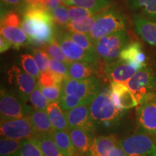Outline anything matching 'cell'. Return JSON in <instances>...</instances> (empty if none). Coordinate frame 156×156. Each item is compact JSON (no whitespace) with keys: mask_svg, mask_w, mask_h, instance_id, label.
<instances>
[{"mask_svg":"<svg viewBox=\"0 0 156 156\" xmlns=\"http://www.w3.org/2000/svg\"><path fill=\"white\" fill-rule=\"evenodd\" d=\"M44 156H65L56 145L52 134L40 135L35 138Z\"/></svg>","mask_w":156,"mask_h":156,"instance_id":"obj_26","label":"cell"},{"mask_svg":"<svg viewBox=\"0 0 156 156\" xmlns=\"http://www.w3.org/2000/svg\"><path fill=\"white\" fill-rule=\"evenodd\" d=\"M38 85L43 94L46 97L50 103L59 102L62 95V85H55L51 87H42L38 84Z\"/></svg>","mask_w":156,"mask_h":156,"instance_id":"obj_36","label":"cell"},{"mask_svg":"<svg viewBox=\"0 0 156 156\" xmlns=\"http://www.w3.org/2000/svg\"><path fill=\"white\" fill-rule=\"evenodd\" d=\"M56 145L65 156H77L78 153L74 147L68 131L55 130L52 134Z\"/></svg>","mask_w":156,"mask_h":156,"instance_id":"obj_23","label":"cell"},{"mask_svg":"<svg viewBox=\"0 0 156 156\" xmlns=\"http://www.w3.org/2000/svg\"><path fill=\"white\" fill-rule=\"evenodd\" d=\"M46 52L48 54L50 57L57 59L58 61L64 62L67 65L71 64L72 62L67 56L64 55L63 51L61 46L58 44L56 40L52 41L51 42L48 43L46 46Z\"/></svg>","mask_w":156,"mask_h":156,"instance_id":"obj_31","label":"cell"},{"mask_svg":"<svg viewBox=\"0 0 156 156\" xmlns=\"http://www.w3.org/2000/svg\"><path fill=\"white\" fill-rule=\"evenodd\" d=\"M137 71L134 66L121 58L106 62L105 68L106 75L111 81L124 85Z\"/></svg>","mask_w":156,"mask_h":156,"instance_id":"obj_13","label":"cell"},{"mask_svg":"<svg viewBox=\"0 0 156 156\" xmlns=\"http://www.w3.org/2000/svg\"><path fill=\"white\" fill-rule=\"evenodd\" d=\"M25 4V0H1V15L9 11L20 9Z\"/></svg>","mask_w":156,"mask_h":156,"instance_id":"obj_41","label":"cell"},{"mask_svg":"<svg viewBox=\"0 0 156 156\" xmlns=\"http://www.w3.org/2000/svg\"><path fill=\"white\" fill-rule=\"evenodd\" d=\"M68 10H69V17L70 21L86 18V17H91L95 15L91 11L88 10V9L81 7H77V6L69 7Z\"/></svg>","mask_w":156,"mask_h":156,"instance_id":"obj_39","label":"cell"},{"mask_svg":"<svg viewBox=\"0 0 156 156\" xmlns=\"http://www.w3.org/2000/svg\"><path fill=\"white\" fill-rule=\"evenodd\" d=\"M5 156H8V155H5ZM13 156H19V155H13Z\"/></svg>","mask_w":156,"mask_h":156,"instance_id":"obj_44","label":"cell"},{"mask_svg":"<svg viewBox=\"0 0 156 156\" xmlns=\"http://www.w3.org/2000/svg\"><path fill=\"white\" fill-rule=\"evenodd\" d=\"M23 20L15 10L9 11L1 15V27H20Z\"/></svg>","mask_w":156,"mask_h":156,"instance_id":"obj_34","label":"cell"},{"mask_svg":"<svg viewBox=\"0 0 156 156\" xmlns=\"http://www.w3.org/2000/svg\"><path fill=\"white\" fill-rule=\"evenodd\" d=\"M46 111L54 129L68 131L69 124H68L67 116L62 109L59 102L50 103Z\"/></svg>","mask_w":156,"mask_h":156,"instance_id":"obj_22","label":"cell"},{"mask_svg":"<svg viewBox=\"0 0 156 156\" xmlns=\"http://www.w3.org/2000/svg\"><path fill=\"white\" fill-rule=\"evenodd\" d=\"M53 23L51 12L44 6L25 5L21 26L34 44H47L54 40Z\"/></svg>","mask_w":156,"mask_h":156,"instance_id":"obj_1","label":"cell"},{"mask_svg":"<svg viewBox=\"0 0 156 156\" xmlns=\"http://www.w3.org/2000/svg\"><path fill=\"white\" fill-rule=\"evenodd\" d=\"M48 68L51 72L61 74L65 77H68V65L64 62L50 57L48 60Z\"/></svg>","mask_w":156,"mask_h":156,"instance_id":"obj_40","label":"cell"},{"mask_svg":"<svg viewBox=\"0 0 156 156\" xmlns=\"http://www.w3.org/2000/svg\"><path fill=\"white\" fill-rule=\"evenodd\" d=\"M7 74L9 83L15 89L17 95L26 103L29 101L31 93L37 86V79L17 65H13Z\"/></svg>","mask_w":156,"mask_h":156,"instance_id":"obj_10","label":"cell"},{"mask_svg":"<svg viewBox=\"0 0 156 156\" xmlns=\"http://www.w3.org/2000/svg\"><path fill=\"white\" fill-rule=\"evenodd\" d=\"M119 143L127 156H156V145L149 134L143 132L126 136Z\"/></svg>","mask_w":156,"mask_h":156,"instance_id":"obj_7","label":"cell"},{"mask_svg":"<svg viewBox=\"0 0 156 156\" xmlns=\"http://www.w3.org/2000/svg\"><path fill=\"white\" fill-rule=\"evenodd\" d=\"M38 80V84L42 87H51L56 85L53 72L49 69L41 73Z\"/></svg>","mask_w":156,"mask_h":156,"instance_id":"obj_42","label":"cell"},{"mask_svg":"<svg viewBox=\"0 0 156 156\" xmlns=\"http://www.w3.org/2000/svg\"><path fill=\"white\" fill-rule=\"evenodd\" d=\"M119 141L114 134L95 136L87 156H110Z\"/></svg>","mask_w":156,"mask_h":156,"instance_id":"obj_16","label":"cell"},{"mask_svg":"<svg viewBox=\"0 0 156 156\" xmlns=\"http://www.w3.org/2000/svg\"><path fill=\"white\" fill-rule=\"evenodd\" d=\"M29 116L38 136L51 135L55 131L46 110L34 109Z\"/></svg>","mask_w":156,"mask_h":156,"instance_id":"obj_20","label":"cell"},{"mask_svg":"<svg viewBox=\"0 0 156 156\" xmlns=\"http://www.w3.org/2000/svg\"><path fill=\"white\" fill-rule=\"evenodd\" d=\"M29 101H30L33 108L38 110H46L48 104L50 103L49 101L43 94L41 89L39 88L38 83L36 88L30 95Z\"/></svg>","mask_w":156,"mask_h":156,"instance_id":"obj_32","label":"cell"},{"mask_svg":"<svg viewBox=\"0 0 156 156\" xmlns=\"http://www.w3.org/2000/svg\"><path fill=\"white\" fill-rule=\"evenodd\" d=\"M56 38L61 46L64 55L71 62H81L98 64L99 56L97 54L89 53L83 49L74 41L67 32L60 31L56 34Z\"/></svg>","mask_w":156,"mask_h":156,"instance_id":"obj_9","label":"cell"},{"mask_svg":"<svg viewBox=\"0 0 156 156\" xmlns=\"http://www.w3.org/2000/svg\"><path fill=\"white\" fill-rule=\"evenodd\" d=\"M34 108L25 103L22 99L13 93L3 88L0 96V113L1 119H12L28 116Z\"/></svg>","mask_w":156,"mask_h":156,"instance_id":"obj_8","label":"cell"},{"mask_svg":"<svg viewBox=\"0 0 156 156\" xmlns=\"http://www.w3.org/2000/svg\"><path fill=\"white\" fill-rule=\"evenodd\" d=\"M97 64L81 62H73L68 65V77L72 79L81 80L97 77Z\"/></svg>","mask_w":156,"mask_h":156,"instance_id":"obj_21","label":"cell"},{"mask_svg":"<svg viewBox=\"0 0 156 156\" xmlns=\"http://www.w3.org/2000/svg\"><path fill=\"white\" fill-rule=\"evenodd\" d=\"M68 132L77 153L80 155L87 156L93 139L92 136L82 129L78 127L69 126Z\"/></svg>","mask_w":156,"mask_h":156,"instance_id":"obj_19","label":"cell"},{"mask_svg":"<svg viewBox=\"0 0 156 156\" xmlns=\"http://www.w3.org/2000/svg\"><path fill=\"white\" fill-rule=\"evenodd\" d=\"M125 85L133 93L138 104L156 98V73L147 64L138 70Z\"/></svg>","mask_w":156,"mask_h":156,"instance_id":"obj_4","label":"cell"},{"mask_svg":"<svg viewBox=\"0 0 156 156\" xmlns=\"http://www.w3.org/2000/svg\"><path fill=\"white\" fill-rule=\"evenodd\" d=\"M34 57L38 64L41 73L48 69V64L50 57L46 51L39 48H35L34 49Z\"/></svg>","mask_w":156,"mask_h":156,"instance_id":"obj_38","label":"cell"},{"mask_svg":"<svg viewBox=\"0 0 156 156\" xmlns=\"http://www.w3.org/2000/svg\"><path fill=\"white\" fill-rule=\"evenodd\" d=\"M23 140H14L1 136L0 140V155L1 156L19 155Z\"/></svg>","mask_w":156,"mask_h":156,"instance_id":"obj_28","label":"cell"},{"mask_svg":"<svg viewBox=\"0 0 156 156\" xmlns=\"http://www.w3.org/2000/svg\"><path fill=\"white\" fill-rule=\"evenodd\" d=\"M125 13L118 6L111 5L98 13L92 30L88 36L95 43L99 38L114 33L127 30Z\"/></svg>","mask_w":156,"mask_h":156,"instance_id":"obj_3","label":"cell"},{"mask_svg":"<svg viewBox=\"0 0 156 156\" xmlns=\"http://www.w3.org/2000/svg\"><path fill=\"white\" fill-rule=\"evenodd\" d=\"M131 19L136 34L150 46L156 48V21L136 14H132Z\"/></svg>","mask_w":156,"mask_h":156,"instance_id":"obj_14","label":"cell"},{"mask_svg":"<svg viewBox=\"0 0 156 156\" xmlns=\"http://www.w3.org/2000/svg\"><path fill=\"white\" fill-rule=\"evenodd\" d=\"M20 59L22 69L36 79H38L41 72L34 56L29 54H24L20 56Z\"/></svg>","mask_w":156,"mask_h":156,"instance_id":"obj_30","label":"cell"},{"mask_svg":"<svg viewBox=\"0 0 156 156\" xmlns=\"http://www.w3.org/2000/svg\"><path fill=\"white\" fill-rule=\"evenodd\" d=\"M54 21L59 25H67L70 22L69 10L64 6L60 5L51 12Z\"/></svg>","mask_w":156,"mask_h":156,"instance_id":"obj_37","label":"cell"},{"mask_svg":"<svg viewBox=\"0 0 156 156\" xmlns=\"http://www.w3.org/2000/svg\"><path fill=\"white\" fill-rule=\"evenodd\" d=\"M119 58L132 64L138 70L147 65L146 56L142 50L141 44L138 41L130 42L121 51Z\"/></svg>","mask_w":156,"mask_h":156,"instance_id":"obj_17","label":"cell"},{"mask_svg":"<svg viewBox=\"0 0 156 156\" xmlns=\"http://www.w3.org/2000/svg\"><path fill=\"white\" fill-rule=\"evenodd\" d=\"M59 103L64 112L81 105H86L83 100L72 95H62Z\"/></svg>","mask_w":156,"mask_h":156,"instance_id":"obj_35","label":"cell"},{"mask_svg":"<svg viewBox=\"0 0 156 156\" xmlns=\"http://www.w3.org/2000/svg\"><path fill=\"white\" fill-rule=\"evenodd\" d=\"M0 132L1 136L19 140L35 139L38 136L29 115L20 119H1Z\"/></svg>","mask_w":156,"mask_h":156,"instance_id":"obj_6","label":"cell"},{"mask_svg":"<svg viewBox=\"0 0 156 156\" xmlns=\"http://www.w3.org/2000/svg\"><path fill=\"white\" fill-rule=\"evenodd\" d=\"M1 35L8 39L13 48H19L30 41L25 31L20 27H1Z\"/></svg>","mask_w":156,"mask_h":156,"instance_id":"obj_24","label":"cell"},{"mask_svg":"<svg viewBox=\"0 0 156 156\" xmlns=\"http://www.w3.org/2000/svg\"><path fill=\"white\" fill-rule=\"evenodd\" d=\"M129 37L126 30L105 36L95 43L99 57L109 62L119 57L121 51L129 44Z\"/></svg>","mask_w":156,"mask_h":156,"instance_id":"obj_5","label":"cell"},{"mask_svg":"<svg viewBox=\"0 0 156 156\" xmlns=\"http://www.w3.org/2000/svg\"><path fill=\"white\" fill-rule=\"evenodd\" d=\"M98 13L91 17H86V18L70 21L66 25L67 31L68 32L80 33V34L89 35L92 30L93 25H94Z\"/></svg>","mask_w":156,"mask_h":156,"instance_id":"obj_27","label":"cell"},{"mask_svg":"<svg viewBox=\"0 0 156 156\" xmlns=\"http://www.w3.org/2000/svg\"><path fill=\"white\" fill-rule=\"evenodd\" d=\"M136 118L143 133L156 135V98L140 104L136 110Z\"/></svg>","mask_w":156,"mask_h":156,"instance_id":"obj_11","label":"cell"},{"mask_svg":"<svg viewBox=\"0 0 156 156\" xmlns=\"http://www.w3.org/2000/svg\"><path fill=\"white\" fill-rule=\"evenodd\" d=\"M65 114L69 126L80 128L89 134L93 138L95 137L96 130L91 119L90 104L77 106L65 112Z\"/></svg>","mask_w":156,"mask_h":156,"instance_id":"obj_12","label":"cell"},{"mask_svg":"<svg viewBox=\"0 0 156 156\" xmlns=\"http://www.w3.org/2000/svg\"><path fill=\"white\" fill-rule=\"evenodd\" d=\"M67 5H75L91 11L94 14L112 5L114 0H63Z\"/></svg>","mask_w":156,"mask_h":156,"instance_id":"obj_25","label":"cell"},{"mask_svg":"<svg viewBox=\"0 0 156 156\" xmlns=\"http://www.w3.org/2000/svg\"><path fill=\"white\" fill-rule=\"evenodd\" d=\"M111 99L120 110H128L138 105L136 98L124 84L111 83Z\"/></svg>","mask_w":156,"mask_h":156,"instance_id":"obj_15","label":"cell"},{"mask_svg":"<svg viewBox=\"0 0 156 156\" xmlns=\"http://www.w3.org/2000/svg\"><path fill=\"white\" fill-rule=\"evenodd\" d=\"M126 5L132 14L156 21V0H124Z\"/></svg>","mask_w":156,"mask_h":156,"instance_id":"obj_18","label":"cell"},{"mask_svg":"<svg viewBox=\"0 0 156 156\" xmlns=\"http://www.w3.org/2000/svg\"><path fill=\"white\" fill-rule=\"evenodd\" d=\"M19 156H44L35 139L23 140Z\"/></svg>","mask_w":156,"mask_h":156,"instance_id":"obj_33","label":"cell"},{"mask_svg":"<svg viewBox=\"0 0 156 156\" xmlns=\"http://www.w3.org/2000/svg\"><path fill=\"white\" fill-rule=\"evenodd\" d=\"M111 86L105 85L90 104V112L95 130L102 133L113 132L125 115L126 110L116 108L110 97Z\"/></svg>","mask_w":156,"mask_h":156,"instance_id":"obj_2","label":"cell"},{"mask_svg":"<svg viewBox=\"0 0 156 156\" xmlns=\"http://www.w3.org/2000/svg\"><path fill=\"white\" fill-rule=\"evenodd\" d=\"M67 33L74 41L79 45L80 47L83 48V49L87 51L89 53H91L93 54H97L98 55L94 43L92 41V40L90 38L88 35L85 34H80V33L68 32V31Z\"/></svg>","mask_w":156,"mask_h":156,"instance_id":"obj_29","label":"cell"},{"mask_svg":"<svg viewBox=\"0 0 156 156\" xmlns=\"http://www.w3.org/2000/svg\"><path fill=\"white\" fill-rule=\"evenodd\" d=\"M13 45L12 42L1 35V36H0V51H1V53L7 51Z\"/></svg>","mask_w":156,"mask_h":156,"instance_id":"obj_43","label":"cell"}]
</instances>
